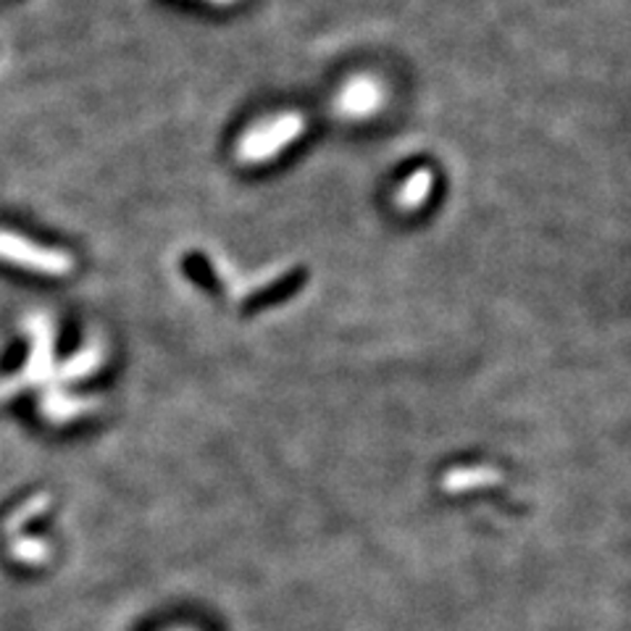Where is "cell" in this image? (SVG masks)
Instances as JSON below:
<instances>
[{
  "mask_svg": "<svg viewBox=\"0 0 631 631\" xmlns=\"http://www.w3.org/2000/svg\"><path fill=\"white\" fill-rule=\"evenodd\" d=\"M306 132L303 114H279L248 130L237 145V158L242 164H263L285 151Z\"/></svg>",
  "mask_w": 631,
  "mask_h": 631,
  "instance_id": "6da1fadb",
  "label": "cell"
},
{
  "mask_svg": "<svg viewBox=\"0 0 631 631\" xmlns=\"http://www.w3.org/2000/svg\"><path fill=\"white\" fill-rule=\"evenodd\" d=\"M0 261L42 273V277H66L74 269V258L66 250L45 248L3 229H0Z\"/></svg>",
  "mask_w": 631,
  "mask_h": 631,
  "instance_id": "7a4b0ae2",
  "label": "cell"
},
{
  "mask_svg": "<svg viewBox=\"0 0 631 631\" xmlns=\"http://www.w3.org/2000/svg\"><path fill=\"white\" fill-rule=\"evenodd\" d=\"M384 103V90L374 76H353L337 95V108L350 118H366L376 114Z\"/></svg>",
  "mask_w": 631,
  "mask_h": 631,
  "instance_id": "3957f363",
  "label": "cell"
},
{
  "mask_svg": "<svg viewBox=\"0 0 631 631\" xmlns=\"http://www.w3.org/2000/svg\"><path fill=\"white\" fill-rule=\"evenodd\" d=\"M432 189H434V174L430 172V168H416V172H413L397 189V195H395L397 208H403V210L421 208L426 200H430Z\"/></svg>",
  "mask_w": 631,
  "mask_h": 631,
  "instance_id": "277c9868",
  "label": "cell"
},
{
  "mask_svg": "<svg viewBox=\"0 0 631 631\" xmlns=\"http://www.w3.org/2000/svg\"><path fill=\"white\" fill-rule=\"evenodd\" d=\"M303 271H290L287 277L282 279H277V282H271V285H266L263 290H258L256 294H250L248 298V303H245V308L248 311H252V308H266V306H271V303H279V300H285L287 294H292V292H298V287L303 285Z\"/></svg>",
  "mask_w": 631,
  "mask_h": 631,
  "instance_id": "5b68a950",
  "label": "cell"
},
{
  "mask_svg": "<svg viewBox=\"0 0 631 631\" xmlns=\"http://www.w3.org/2000/svg\"><path fill=\"white\" fill-rule=\"evenodd\" d=\"M187 271H189V277L198 279L200 285H206V287L219 285V279L214 277V269H210V263L206 261V258H200V256L187 258Z\"/></svg>",
  "mask_w": 631,
  "mask_h": 631,
  "instance_id": "8992f818",
  "label": "cell"
},
{
  "mask_svg": "<svg viewBox=\"0 0 631 631\" xmlns=\"http://www.w3.org/2000/svg\"><path fill=\"white\" fill-rule=\"evenodd\" d=\"M206 3H216V6H231V3H237V0H206Z\"/></svg>",
  "mask_w": 631,
  "mask_h": 631,
  "instance_id": "52a82bcc",
  "label": "cell"
}]
</instances>
